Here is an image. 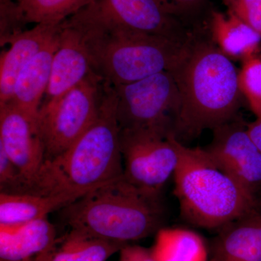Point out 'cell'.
Listing matches in <instances>:
<instances>
[{
    "mask_svg": "<svg viewBox=\"0 0 261 261\" xmlns=\"http://www.w3.org/2000/svg\"><path fill=\"white\" fill-rule=\"evenodd\" d=\"M119 261H155L150 249L127 245L119 252Z\"/></svg>",
    "mask_w": 261,
    "mask_h": 261,
    "instance_id": "484cf974",
    "label": "cell"
},
{
    "mask_svg": "<svg viewBox=\"0 0 261 261\" xmlns=\"http://www.w3.org/2000/svg\"><path fill=\"white\" fill-rule=\"evenodd\" d=\"M116 95L105 83L97 116L69 148L47 160L23 194L65 196L76 200L88 192L123 176Z\"/></svg>",
    "mask_w": 261,
    "mask_h": 261,
    "instance_id": "7a4b0ae2",
    "label": "cell"
},
{
    "mask_svg": "<svg viewBox=\"0 0 261 261\" xmlns=\"http://www.w3.org/2000/svg\"><path fill=\"white\" fill-rule=\"evenodd\" d=\"M231 13L261 36V0H222Z\"/></svg>",
    "mask_w": 261,
    "mask_h": 261,
    "instance_id": "603a6c76",
    "label": "cell"
},
{
    "mask_svg": "<svg viewBox=\"0 0 261 261\" xmlns=\"http://www.w3.org/2000/svg\"><path fill=\"white\" fill-rule=\"evenodd\" d=\"M257 118H261V113H260V116L257 117Z\"/></svg>",
    "mask_w": 261,
    "mask_h": 261,
    "instance_id": "83f0119b",
    "label": "cell"
},
{
    "mask_svg": "<svg viewBox=\"0 0 261 261\" xmlns=\"http://www.w3.org/2000/svg\"><path fill=\"white\" fill-rule=\"evenodd\" d=\"M246 124L237 118L217 127L205 149L224 172L255 196L261 187V152Z\"/></svg>",
    "mask_w": 261,
    "mask_h": 261,
    "instance_id": "30bf717a",
    "label": "cell"
},
{
    "mask_svg": "<svg viewBox=\"0 0 261 261\" xmlns=\"http://www.w3.org/2000/svg\"><path fill=\"white\" fill-rule=\"evenodd\" d=\"M180 105L173 135L183 145L236 119L244 97L232 61L211 39L195 36L171 70Z\"/></svg>",
    "mask_w": 261,
    "mask_h": 261,
    "instance_id": "6da1fadb",
    "label": "cell"
},
{
    "mask_svg": "<svg viewBox=\"0 0 261 261\" xmlns=\"http://www.w3.org/2000/svg\"><path fill=\"white\" fill-rule=\"evenodd\" d=\"M246 125L250 138L261 152V118H256L255 121L247 123Z\"/></svg>",
    "mask_w": 261,
    "mask_h": 261,
    "instance_id": "4316f807",
    "label": "cell"
},
{
    "mask_svg": "<svg viewBox=\"0 0 261 261\" xmlns=\"http://www.w3.org/2000/svg\"><path fill=\"white\" fill-rule=\"evenodd\" d=\"M179 148L174 195L187 222L218 231L257 208L255 196L224 172L205 149L181 142Z\"/></svg>",
    "mask_w": 261,
    "mask_h": 261,
    "instance_id": "277c9868",
    "label": "cell"
},
{
    "mask_svg": "<svg viewBox=\"0 0 261 261\" xmlns=\"http://www.w3.org/2000/svg\"><path fill=\"white\" fill-rule=\"evenodd\" d=\"M209 30L212 42L231 61L243 62L258 55L261 36L231 13L213 10Z\"/></svg>",
    "mask_w": 261,
    "mask_h": 261,
    "instance_id": "e0dca14e",
    "label": "cell"
},
{
    "mask_svg": "<svg viewBox=\"0 0 261 261\" xmlns=\"http://www.w3.org/2000/svg\"><path fill=\"white\" fill-rule=\"evenodd\" d=\"M73 201L65 196L0 193V226H15L47 218Z\"/></svg>",
    "mask_w": 261,
    "mask_h": 261,
    "instance_id": "d6986e66",
    "label": "cell"
},
{
    "mask_svg": "<svg viewBox=\"0 0 261 261\" xmlns=\"http://www.w3.org/2000/svg\"><path fill=\"white\" fill-rule=\"evenodd\" d=\"M92 72L82 33L65 20L60 24L59 44L53 57L50 80L43 103L61 97Z\"/></svg>",
    "mask_w": 261,
    "mask_h": 261,
    "instance_id": "7c38bea8",
    "label": "cell"
},
{
    "mask_svg": "<svg viewBox=\"0 0 261 261\" xmlns=\"http://www.w3.org/2000/svg\"><path fill=\"white\" fill-rule=\"evenodd\" d=\"M120 129L154 130L173 135L180 105L179 92L170 71L133 83L112 86Z\"/></svg>",
    "mask_w": 261,
    "mask_h": 261,
    "instance_id": "52a82bcc",
    "label": "cell"
},
{
    "mask_svg": "<svg viewBox=\"0 0 261 261\" xmlns=\"http://www.w3.org/2000/svg\"><path fill=\"white\" fill-rule=\"evenodd\" d=\"M242 63L238 73L239 86L252 113L257 118L261 113V58L257 55Z\"/></svg>",
    "mask_w": 261,
    "mask_h": 261,
    "instance_id": "7402d4cb",
    "label": "cell"
},
{
    "mask_svg": "<svg viewBox=\"0 0 261 261\" xmlns=\"http://www.w3.org/2000/svg\"><path fill=\"white\" fill-rule=\"evenodd\" d=\"M171 14L190 13L199 9L205 0H158Z\"/></svg>",
    "mask_w": 261,
    "mask_h": 261,
    "instance_id": "d4e9b609",
    "label": "cell"
},
{
    "mask_svg": "<svg viewBox=\"0 0 261 261\" xmlns=\"http://www.w3.org/2000/svg\"><path fill=\"white\" fill-rule=\"evenodd\" d=\"M123 177L142 193L160 198L180 159V142L154 130L120 129Z\"/></svg>",
    "mask_w": 261,
    "mask_h": 261,
    "instance_id": "ba28073f",
    "label": "cell"
},
{
    "mask_svg": "<svg viewBox=\"0 0 261 261\" xmlns=\"http://www.w3.org/2000/svg\"><path fill=\"white\" fill-rule=\"evenodd\" d=\"M103 91L104 82L92 72L61 97L42 104L37 128L45 161L63 153L88 129L97 116Z\"/></svg>",
    "mask_w": 261,
    "mask_h": 261,
    "instance_id": "8992f818",
    "label": "cell"
},
{
    "mask_svg": "<svg viewBox=\"0 0 261 261\" xmlns=\"http://www.w3.org/2000/svg\"><path fill=\"white\" fill-rule=\"evenodd\" d=\"M127 245L70 229L32 261H106Z\"/></svg>",
    "mask_w": 261,
    "mask_h": 261,
    "instance_id": "ac0fdd59",
    "label": "cell"
},
{
    "mask_svg": "<svg viewBox=\"0 0 261 261\" xmlns=\"http://www.w3.org/2000/svg\"><path fill=\"white\" fill-rule=\"evenodd\" d=\"M70 229L128 244L163 227L160 198L142 193L123 176L88 192L61 209Z\"/></svg>",
    "mask_w": 261,
    "mask_h": 261,
    "instance_id": "5b68a950",
    "label": "cell"
},
{
    "mask_svg": "<svg viewBox=\"0 0 261 261\" xmlns=\"http://www.w3.org/2000/svg\"><path fill=\"white\" fill-rule=\"evenodd\" d=\"M47 218L15 226H0V261H32L57 240Z\"/></svg>",
    "mask_w": 261,
    "mask_h": 261,
    "instance_id": "2e32d148",
    "label": "cell"
},
{
    "mask_svg": "<svg viewBox=\"0 0 261 261\" xmlns=\"http://www.w3.org/2000/svg\"><path fill=\"white\" fill-rule=\"evenodd\" d=\"M209 261H261V212L254 209L218 230Z\"/></svg>",
    "mask_w": 261,
    "mask_h": 261,
    "instance_id": "5bb4252c",
    "label": "cell"
},
{
    "mask_svg": "<svg viewBox=\"0 0 261 261\" xmlns=\"http://www.w3.org/2000/svg\"><path fill=\"white\" fill-rule=\"evenodd\" d=\"M23 23L61 24L92 0H15Z\"/></svg>",
    "mask_w": 261,
    "mask_h": 261,
    "instance_id": "44dd1931",
    "label": "cell"
},
{
    "mask_svg": "<svg viewBox=\"0 0 261 261\" xmlns=\"http://www.w3.org/2000/svg\"><path fill=\"white\" fill-rule=\"evenodd\" d=\"M75 14L94 23L187 42V32L158 0H92Z\"/></svg>",
    "mask_w": 261,
    "mask_h": 261,
    "instance_id": "9c48e42d",
    "label": "cell"
},
{
    "mask_svg": "<svg viewBox=\"0 0 261 261\" xmlns=\"http://www.w3.org/2000/svg\"><path fill=\"white\" fill-rule=\"evenodd\" d=\"M58 44L59 31L47 46L21 70L15 82L13 96L8 102L34 121H37L42 97L47 91L53 57Z\"/></svg>",
    "mask_w": 261,
    "mask_h": 261,
    "instance_id": "9a60e30c",
    "label": "cell"
},
{
    "mask_svg": "<svg viewBox=\"0 0 261 261\" xmlns=\"http://www.w3.org/2000/svg\"><path fill=\"white\" fill-rule=\"evenodd\" d=\"M60 24H36L8 40L9 49L2 53L0 61V106L11 99L15 82L21 70L47 46L59 31Z\"/></svg>",
    "mask_w": 261,
    "mask_h": 261,
    "instance_id": "4fadbf2b",
    "label": "cell"
},
{
    "mask_svg": "<svg viewBox=\"0 0 261 261\" xmlns=\"http://www.w3.org/2000/svg\"><path fill=\"white\" fill-rule=\"evenodd\" d=\"M24 179L14 163L0 146V189L1 192L19 194Z\"/></svg>",
    "mask_w": 261,
    "mask_h": 261,
    "instance_id": "cb8c5ba5",
    "label": "cell"
},
{
    "mask_svg": "<svg viewBox=\"0 0 261 261\" xmlns=\"http://www.w3.org/2000/svg\"><path fill=\"white\" fill-rule=\"evenodd\" d=\"M65 20L82 33L94 73L111 86L133 83L171 71L193 37L178 42L94 23L76 14Z\"/></svg>",
    "mask_w": 261,
    "mask_h": 261,
    "instance_id": "3957f363",
    "label": "cell"
},
{
    "mask_svg": "<svg viewBox=\"0 0 261 261\" xmlns=\"http://www.w3.org/2000/svg\"><path fill=\"white\" fill-rule=\"evenodd\" d=\"M155 261H209V247L198 233L179 227H161L150 249Z\"/></svg>",
    "mask_w": 261,
    "mask_h": 261,
    "instance_id": "ffe728a7",
    "label": "cell"
},
{
    "mask_svg": "<svg viewBox=\"0 0 261 261\" xmlns=\"http://www.w3.org/2000/svg\"><path fill=\"white\" fill-rule=\"evenodd\" d=\"M0 146L23 176L21 194L45 161L37 121L10 103L0 106Z\"/></svg>",
    "mask_w": 261,
    "mask_h": 261,
    "instance_id": "8fae6325",
    "label": "cell"
}]
</instances>
